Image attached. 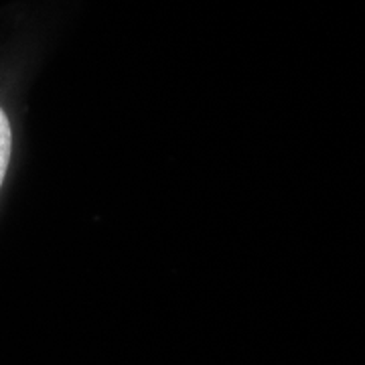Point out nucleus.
<instances>
[{"label": "nucleus", "mask_w": 365, "mask_h": 365, "mask_svg": "<svg viewBox=\"0 0 365 365\" xmlns=\"http://www.w3.org/2000/svg\"><path fill=\"white\" fill-rule=\"evenodd\" d=\"M13 124H11V118L6 114V110L0 104V191H2V185L6 181L9 167L13 160Z\"/></svg>", "instance_id": "f257e3e1"}]
</instances>
